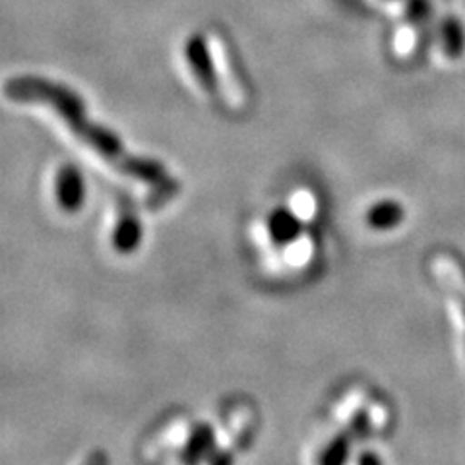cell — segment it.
<instances>
[{
    "label": "cell",
    "mask_w": 465,
    "mask_h": 465,
    "mask_svg": "<svg viewBox=\"0 0 465 465\" xmlns=\"http://www.w3.org/2000/svg\"><path fill=\"white\" fill-rule=\"evenodd\" d=\"M301 225L293 215L285 210L275 212L270 220V235L275 242H289L297 237Z\"/></svg>",
    "instance_id": "cell-7"
},
{
    "label": "cell",
    "mask_w": 465,
    "mask_h": 465,
    "mask_svg": "<svg viewBox=\"0 0 465 465\" xmlns=\"http://www.w3.org/2000/svg\"><path fill=\"white\" fill-rule=\"evenodd\" d=\"M84 465H107V458H105V454L95 452V454H92L90 458L85 460Z\"/></svg>",
    "instance_id": "cell-11"
},
{
    "label": "cell",
    "mask_w": 465,
    "mask_h": 465,
    "mask_svg": "<svg viewBox=\"0 0 465 465\" xmlns=\"http://www.w3.org/2000/svg\"><path fill=\"white\" fill-rule=\"evenodd\" d=\"M183 58L193 80L200 85V90L215 97L220 92V68H217L208 39L202 34H193L184 41Z\"/></svg>",
    "instance_id": "cell-2"
},
{
    "label": "cell",
    "mask_w": 465,
    "mask_h": 465,
    "mask_svg": "<svg viewBox=\"0 0 465 465\" xmlns=\"http://www.w3.org/2000/svg\"><path fill=\"white\" fill-rule=\"evenodd\" d=\"M359 465H382V461L376 454H365V456H361Z\"/></svg>",
    "instance_id": "cell-12"
},
{
    "label": "cell",
    "mask_w": 465,
    "mask_h": 465,
    "mask_svg": "<svg viewBox=\"0 0 465 465\" xmlns=\"http://www.w3.org/2000/svg\"><path fill=\"white\" fill-rule=\"evenodd\" d=\"M440 43L448 58H460L465 53V25L456 16H446L440 24Z\"/></svg>",
    "instance_id": "cell-4"
},
{
    "label": "cell",
    "mask_w": 465,
    "mask_h": 465,
    "mask_svg": "<svg viewBox=\"0 0 465 465\" xmlns=\"http://www.w3.org/2000/svg\"><path fill=\"white\" fill-rule=\"evenodd\" d=\"M56 200L66 212H78L84 206L85 184L80 171L74 165H63L56 173Z\"/></svg>",
    "instance_id": "cell-3"
},
{
    "label": "cell",
    "mask_w": 465,
    "mask_h": 465,
    "mask_svg": "<svg viewBox=\"0 0 465 465\" xmlns=\"http://www.w3.org/2000/svg\"><path fill=\"white\" fill-rule=\"evenodd\" d=\"M210 442H212V432H210V429L202 427V429L193 436V446H191V450H188V454H186L188 461H194V460H198V458H202L203 454H206V450H208Z\"/></svg>",
    "instance_id": "cell-10"
},
{
    "label": "cell",
    "mask_w": 465,
    "mask_h": 465,
    "mask_svg": "<svg viewBox=\"0 0 465 465\" xmlns=\"http://www.w3.org/2000/svg\"><path fill=\"white\" fill-rule=\"evenodd\" d=\"M347 442L343 439H336L326 450L322 458H320V465H343L347 460Z\"/></svg>",
    "instance_id": "cell-8"
},
{
    "label": "cell",
    "mask_w": 465,
    "mask_h": 465,
    "mask_svg": "<svg viewBox=\"0 0 465 465\" xmlns=\"http://www.w3.org/2000/svg\"><path fill=\"white\" fill-rule=\"evenodd\" d=\"M403 217H405V210L400 206L398 202L384 200L369 210L367 222L371 227H374L378 231H386V229L398 227L403 222Z\"/></svg>",
    "instance_id": "cell-6"
},
{
    "label": "cell",
    "mask_w": 465,
    "mask_h": 465,
    "mask_svg": "<svg viewBox=\"0 0 465 465\" xmlns=\"http://www.w3.org/2000/svg\"><path fill=\"white\" fill-rule=\"evenodd\" d=\"M140 241H142V225L138 223V220L133 213H123L119 223L114 227V235H113L114 249L123 254L134 252Z\"/></svg>",
    "instance_id": "cell-5"
},
{
    "label": "cell",
    "mask_w": 465,
    "mask_h": 465,
    "mask_svg": "<svg viewBox=\"0 0 465 465\" xmlns=\"http://www.w3.org/2000/svg\"><path fill=\"white\" fill-rule=\"evenodd\" d=\"M430 10H432L430 0H407L405 16L413 24H423L429 20Z\"/></svg>",
    "instance_id": "cell-9"
},
{
    "label": "cell",
    "mask_w": 465,
    "mask_h": 465,
    "mask_svg": "<svg viewBox=\"0 0 465 465\" xmlns=\"http://www.w3.org/2000/svg\"><path fill=\"white\" fill-rule=\"evenodd\" d=\"M6 95L14 101H22V104L25 101V104H45L53 107L72 130V134L80 138L87 148L104 157L116 171L128 174L130 179L148 184L152 206H162L179 193L177 181L169 177L162 165L150 162V159L133 157L107 128L87 121L82 99L68 87L49 80H39L37 76H20L6 84Z\"/></svg>",
    "instance_id": "cell-1"
}]
</instances>
